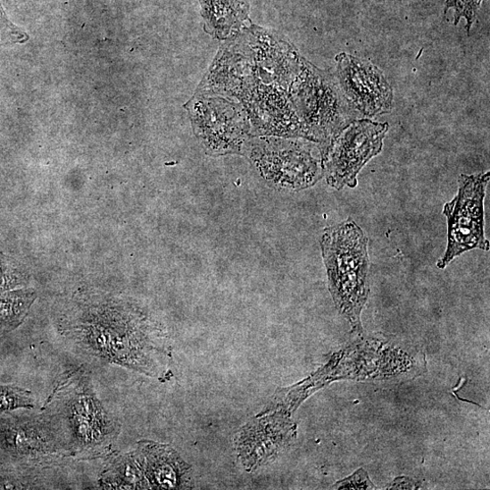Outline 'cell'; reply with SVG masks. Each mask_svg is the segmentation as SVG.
Returning a JSON list of instances; mask_svg holds the SVG:
<instances>
[{"instance_id": "1", "label": "cell", "mask_w": 490, "mask_h": 490, "mask_svg": "<svg viewBox=\"0 0 490 490\" xmlns=\"http://www.w3.org/2000/svg\"><path fill=\"white\" fill-rule=\"evenodd\" d=\"M85 352L166 383L172 376V346L166 333L136 311L114 322H87L75 335Z\"/></svg>"}, {"instance_id": "2", "label": "cell", "mask_w": 490, "mask_h": 490, "mask_svg": "<svg viewBox=\"0 0 490 490\" xmlns=\"http://www.w3.org/2000/svg\"><path fill=\"white\" fill-rule=\"evenodd\" d=\"M320 247L336 305L353 328L361 331V312L370 294L368 238L348 220L325 229Z\"/></svg>"}, {"instance_id": "3", "label": "cell", "mask_w": 490, "mask_h": 490, "mask_svg": "<svg viewBox=\"0 0 490 490\" xmlns=\"http://www.w3.org/2000/svg\"><path fill=\"white\" fill-rule=\"evenodd\" d=\"M289 96L304 139L318 144L321 153L351 123L361 120L345 96L338 80L301 58Z\"/></svg>"}, {"instance_id": "4", "label": "cell", "mask_w": 490, "mask_h": 490, "mask_svg": "<svg viewBox=\"0 0 490 490\" xmlns=\"http://www.w3.org/2000/svg\"><path fill=\"white\" fill-rule=\"evenodd\" d=\"M62 419L68 433V451L75 454L99 455L114 442L119 433L81 371L67 374L44 406Z\"/></svg>"}, {"instance_id": "5", "label": "cell", "mask_w": 490, "mask_h": 490, "mask_svg": "<svg viewBox=\"0 0 490 490\" xmlns=\"http://www.w3.org/2000/svg\"><path fill=\"white\" fill-rule=\"evenodd\" d=\"M243 154L279 189H306L324 176L320 146L304 138L252 137Z\"/></svg>"}, {"instance_id": "6", "label": "cell", "mask_w": 490, "mask_h": 490, "mask_svg": "<svg viewBox=\"0 0 490 490\" xmlns=\"http://www.w3.org/2000/svg\"><path fill=\"white\" fill-rule=\"evenodd\" d=\"M186 108L194 131L208 154H244L253 129L243 106L224 97L197 93Z\"/></svg>"}, {"instance_id": "7", "label": "cell", "mask_w": 490, "mask_h": 490, "mask_svg": "<svg viewBox=\"0 0 490 490\" xmlns=\"http://www.w3.org/2000/svg\"><path fill=\"white\" fill-rule=\"evenodd\" d=\"M389 129L388 123L368 119L355 120L347 126L322 154L327 183L337 190L345 187H356L361 170L383 151Z\"/></svg>"}, {"instance_id": "8", "label": "cell", "mask_w": 490, "mask_h": 490, "mask_svg": "<svg viewBox=\"0 0 490 490\" xmlns=\"http://www.w3.org/2000/svg\"><path fill=\"white\" fill-rule=\"evenodd\" d=\"M489 179V172L460 177L458 194L444 209L448 220V246L437 263L439 268L444 269L468 251L489 250L484 234V199Z\"/></svg>"}, {"instance_id": "9", "label": "cell", "mask_w": 490, "mask_h": 490, "mask_svg": "<svg viewBox=\"0 0 490 490\" xmlns=\"http://www.w3.org/2000/svg\"><path fill=\"white\" fill-rule=\"evenodd\" d=\"M335 75L347 101L361 119H372L393 111L394 90L370 62L341 53L336 58Z\"/></svg>"}, {"instance_id": "10", "label": "cell", "mask_w": 490, "mask_h": 490, "mask_svg": "<svg viewBox=\"0 0 490 490\" xmlns=\"http://www.w3.org/2000/svg\"><path fill=\"white\" fill-rule=\"evenodd\" d=\"M296 437V425L282 412H268L245 424L237 434L235 446L247 472L277 459Z\"/></svg>"}, {"instance_id": "11", "label": "cell", "mask_w": 490, "mask_h": 490, "mask_svg": "<svg viewBox=\"0 0 490 490\" xmlns=\"http://www.w3.org/2000/svg\"><path fill=\"white\" fill-rule=\"evenodd\" d=\"M137 451L143 461L149 488H192V468L170 445L141 441Z\"/></svg>"}, {"instance_id": "12", "label": "cell", "mask_w": 490, "mask_h": 490, "mask_svg": "<svg viewBox=\"0 0 490 490\" xmlns=\"http://www.w3.org/2000/svg\"><path fill=\"white\" fill-rule=\"evenodd\" d=\"M0 445L18 455L39 461L58 455L62 451L51 430L34 421L0 427Z\"/></svg>"}, {"instance_id": "13", "label": "cell", "mask_w": 490, "mask_h": 490, "mask_svg": "<svg viewBox=\"0 0 490 490\" xmlns=\"http://www.w3.org/2000/svg\"><path fill=\"white\" fill-rule=\"evenodd\" d=\"M204 29L217 39H227L249 19L248 0H200Z\"/></svg>"}, {"instance_id": "14", "label": "cell", "mask_w": 490, "mask_h": 490, "mask_svg": "<svg viewBox=\"0 0 490 490\" xmlns=\"http://www.w3.org/2000/svg\"><path fill=\"white\" fill-rule=\"evenodd\" d=\"M104 488L147 489L143 461L138 451L120 455L109 464L101 478Z\"/></svg>"}, {"instance_id": "15", "label": "cell", "mask_w": 490, "mask_h": 490, "mask_svg": "<svg viewBox=\"0 0 490 490\" xmlns=\"http://www.w3.org/2000/svg\"><path fill=\"white\" fill-rule=\"evenodd\" d=\"M37 299L34 290L20 289L0 294V335L18 328Z\"/></svg>"}, {"instance_id": "16", "label": "cell", "mask_w": 490, "mask_h": 490, "mask_svg": "<svg viewBox=\"0 0 490 490\" xmlns=\"http://www.w3.org/2000/svg\"><path fill=\"white\" fill-rule=\"evenodd\" d=\"M28 280L26 270L20 262L0 253V294L25 287Z\"/></svg>"}, {"instance_id": "17", "label": "cell", "mask_w": 490, "mask_h": 490, "mask_svg": "<svg viewBox=\"0 0 490 490\" xmlns=\"http://www.w3.org/2000/svg\"><path fill=\"white\" fill-rule=\"evenodd\" d=\"M34 408L29 391L14 386H0V415L18 409Z\"/></svg>"}, {"instance_id": "18", "label": "cell", "mask_w": 490, "mask_h": 490, "mask_svg": "<svg viewBox=\"0 0 490 490\" xmlns=\"http://www.w3.org/2000/svg\"><path fill=\"white\" fill-rule=\"evenodd\" d=\"M482 2L483 0H447L444 13L446 15L451 9L454 10V24L456 26L460 23L461 19H466L467 32L469 34Z\"/></svg>"}, {"instance_id": "19", "label": "cell", "mask_w": 490, "mask_h": 490, "mask_svg": "<svg viewBox=\"0 0 490 490\" xmlns=\"http://www.w3.org/2000/svg\"><path fill=\"white\" fill-rule=\"evenodd\" d=\"M0 37L5 44H25L29 39V36L9 19L2 3H0Z\"/></svg>"}, {"instance_id": "20", "label": "cell", "mask_w": 490, "mask_h": 490, "mask_svg": "<svg viewBox=\"0 0 490 490\" xmlns=\"http://www.w3.org/2000/svg\"><path fill=\"white\" fill-rule=\"evenodd\" d=\"M338 489H373L374 485L370 480L364 469H359L350 478H347L336 485Z\"/></svg>"}, {"instance_id": "21", "label": "cell", "mask_w": 490, "mask_h": 490, "mask_svg": "<svg viewBox=\"0 0 490 490\" xmlns=\"http://www.w3.org/2000/svg\"><path fill=\"white\" fill-rule=\"evenodd\" d=\"M415 483L412 479L409 478H405V477H402V478H396V480L394 481V484H392V487H389V488H393V489H411V488H415Z\"/></svg>"}]
</instances>
